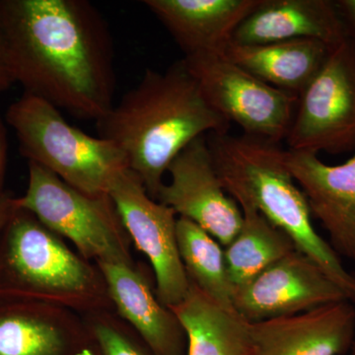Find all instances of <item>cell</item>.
Segmentation results:
<instances>
[{
	"instance_id": "obj_1",
	"label": "cell",
	"mask_w": 355,
	"mask_h": 355,
	"mask_svg": "<svg viewBox=\"0 0 355 355\" xmlns=\"http://www.w3.org/2000/svg\"><path fill=\"white\" fill-rule=\"evenodd\" d=\"M0 31L14 84L83 120L114 105L108 23L86 0H0Z\"/></svg>"
},
{
	"instance_id": "obj_2",
	"label": "cell",
	"mask_w": 355,
	"mask_h": 355,
	"mask_svg": "<svg viewBox=\"0 0 355 355\" xmlns=\"http://www.w3.org/2000/svg\"><path fill=\"white\" fill-rule=\"evenodd\" d=\"M229 128L183 60L165 71L146 69L139 84L97 121L99 137L118 146L128 169L155 200L178 154L205 133H226Z\"/></svg>"
},
{
	"instance_id": "obj_3",
	"label": "cell",
	"mask_w": 355,
	"mask_h": 355,
	"mask_svg": "<svg viewBox=\"0 0 355 355\" xmlns=\"http://www.w3.org/2000/svg\"><path fill=\"white\" fill-rule=\"evenodd\" d=\"M207 140L226 193L239 207H253L286 232L297 251L319 266L355 305V275L315 230L307 198L287 168L286 150L279 144L246 135L209 133Z\"/></svg>"
},
{
	"instance_id": "obj_4",
	"label": "cell",
	"mask_w": 355,
	"mask_h": 355,
	"mask_svg": "<svg viewBox=\"0 0 355 355\" xmlns=\"http://www.w3.org/2000/svg\"><path fill=\"white\" fill-rule=\"evenodd\" d=\"M0 299L57 306L81 316L114 311L99 266L19 207L0 231Z\"/></svg>"
},
{
	"instance_id": "obj_5",
	"label": "cell",
	"mask_w": 355,
	"mask_h": 355,
	"mask_svg": "<svg viewBox=\"0 0 355 355\" xmlns=\"http://www.w3.org/2000/svg\"><path fill=\"white\" fill-rule=\"evenodd\" d=\"M6 118L28 162L88 195H109L116 177L128 169L116 144L70 125L62 111L40 98L24 93Z\"/></svg>"
},
{
	"instance_id": "obj_6",
	"label": "cell",
	"mask_w": 355,
	"mask_h": 355,
	"mask_svg": "<svg viewBox=\"0 0 355 355\" xmlns=\"http://www.w3.org/2000/svg\"><path fill=\"white\" fill-rule=\"evenodd\" d=\"M16 205L71 242L77 253L96 265L135 263L132 240L109 195H88L28 162L27 190L16 197Z\"/></svg>"
},
{
	"instance_id": "obj_7",
	"label": "cell",
	"mask_w": 355,
	"mask_h": 355,
	"mask_svg": "<svg viewBox=\"0 0 355 355\" xmlns=\"http://www.w3.org/2000/svg\"><path fill=\"white\" fill-rule=\"evenodd\" d=\"M183 60L210 106L244 135L273 144L287 139L298 96L268 85L224 55Z\"/></svg>"
},
{
	"instance_id": "obj_8",
	"label": "cell",
	"mask_w": 355,
	"mask_h": 355,
	"mask_svg": "<svg viewBox=\"0 0 355 355\" xmlns=\"http://www.w3.org/2000/svg\"><path fill=\"white\" fill-rule=\"evenodd\" d=\"M286 141L292 151L355 150V43L349 37L331 48L299 96Z\"/></svg>"
},
{
	"instance_id": "obj_9",
	"label": "cell",
	"mask_w": 355,
	"mask_h": 355,
	"mask_svg": "<svg viewBox=\"0 0 355 355\" xmlns=\"http://www.w3.org/2000/svg\"><path fill=\"white\" fill-rule=\"evenodd\" d=\"M109 196L130 240L150 261L159 300L169 308L180 304L190 282L178 249L176 212L153 200L130 169L116 177Z\"/></svg>"
},
{
	"instance_id": "obj_10",
	"label": "cell",
	"mask_w": 355,
	"mask_h": 355,
	"mask_svg": "<svg viewBox=\"0 0 355 355\" xmlns=\"http://www.w3.org/2000/svg\"><path fill=\"white\" fill-rule=\"evenodd\" d=\"M167 173L169 181L161 187L156 200L228 246L241 228L243 212L222 186L207 137L193 140L178 154Z\"/></svg>"
},
{
	"instance_id": "obj_11",
	"label": "cell",
	"mask_w": 355,
	"mask_h": 355,
	"mask_svg": "<svg viewBox=\"0 0 355 355\" xmlns=\"http://www.w3.org/2000/svg\"><path fill=\"white\" fill-rule=\"evenodd\" d=\"M235 312L248 323L300 314L347 300L335 282L299 251L233 291Z\"/></svg>"
},
{
	"instance_id": "obj_12",
	"label": "cell",
	"mask_w": 355,
	"mask_h": 355,
	"mask_svg": "<svg viewBox=\"0 0 355 355\" xmlns=\"http://www.w3.org/2000/svg\"><path fill=\"white\" fill-rule=\"evenodd\" d=\"M286 163L334 251L355 261V153L343 164L331 166L316 153L288 149Z\"/></svg>"
},
{
	"instance_id": "obj_13",
	"label": "cell",
	"mask_w": 355,
	"mask_h": 355,
	"mask_svg": "<svg viewBox=\"0 0 355 355\" xmlns=\"http://www.w3.org/2000/svg\"><path fill=\"white\" fill-rule=\"evenodd\" d=\"M249 329L254 355H343L355 338V305L338 301Z\"/></svg>"
},
{
	"instance_id": "obj_14",
	"label": "cell",
	"mask_w": 355,
	"mask_h": 355,
	"mask_svg": "<svg viewBox=\"0 0 355 355\" xmlns=\"http://www.w3.org/2000/svg\"><path fill=\"white\" fill-rule=\"evenodd\" d=\"M114 312L156 355H187V336L171 308L159 300L150 275L139 263H98Z\"/></svg>"
},
{
	"instance_id": "obj_15",
	"label": "cell",
	"mask_w": 355,
	"mask_h": 355,
	"mask_svg": "<svg viewBox=\"0 0 355 355\" xmlns=\"http://www.w3.org/2000/svg\"><path fill=\"white\" fill-rule=\"evenodd\" d=\"M90 343L73 311L0 299V355H79Z\"/></svg>"
},
{
	"instance_id": "obj_16",
	"label": "cell",
	"mask_w": 355,
	"mask_h": 355,
	"mask_svg": "<svg viewBox=\"0 0 355 355\" xmlns=\"http://www.w3.org/2000/svg\"><path fill=\"white\" fill-rule=\"evenodd\" d=\"M261 0H146L184 58L224 55L238 26Z\"/></svg>"
},
{
	"instance_id": "obj_17",
	"label": "cell",
	"mask_w": 355,
	"mask_h": 355,
	"mask_svg": "<svg viewBox=\"0 0 355 355\" xmlns=\"http://www.w3.org/2000/svg\"><path fill=\"white\" fill-rule=\"evenodd\" d=\"M349 37L336 1L261 0L238 26L232 42L253 46L311 39L335 46Z\"/></svg>"
},
{
	"instance_id": "obj_18",
	"label": "cell",
	"mask_w": 355,
	"mask_h": 355,
	"mask_svg": "<svg viewBox=\"0 0 355 355\" xmlns=\"http://www.w3.org/2000/svg\"><path fill=\"white\" fill-rule=\"evenodd\" d=\"M331 48L311 39L253 46L232 42L224 55L268 85L299 97L326 62Z\"/></svg>"
},
{
	"instance_id": "obj_19",
	"label": "cell",
	"mask_w": 355,
	"mask_h": 355,
	"mask_svg": "<svg viewBox=\"0 0 355 355\" xmlns=\"http://www.w3.org/2000/svg\"><path fill=\"white\" fill-rule=\"evenodd\" d=\"M171 309L186 333L187 355H254L249 323L191 282L186 297Z\"/></svg>"
},
{
	"instance_id": "obj_20",
	"label": "cell",
	"mask_w": 355,
	"mask_h": 355,
	"mask_svg": "<svg viewBox=\"0 0 355 355\" xmlns=\"http://www.w3.org/2000/svg\"><path fill=\"white\" fill-rule=\"evenodd\" d=\"M240 209L243 212L241 228L224 250L233 291L292 252L297 251L291 238L258 210L248 205Z\"/></svg>"
},
{
	"instance_id": "obj_21",
	"label": "cell",
	"mask_w": 355,
	"mask_h": 355,
	"mask_svg": "<svg viewBox=\"0 0 355 355\" xmlns=\"http://www.w3.org/2000/svg\"><path fill=\"white\" fill-rule=\"evenodd\" d=\"M177 243L189 282L223 309L235 312L233 286L220 244L205 229L184 217H178Z\"/></svg>"
},
{
	"instance_id": "obj_22",
	"label": "cell",
	"mask_w": 355,
	"mask_h": 355,
	"mask_svg": "<svg viewBox=\"0 0 355 355\" xmlns=\"http://www.w3.org/2000/svg\"><path fill=\"white\" fill-rule=\"evenodd\" d=\"M83 318L90 340L101 355H156L114 311H98Z\"/></svg>"
},
{
	"instance_id": "obj_23",
	"label": "cell",
	"mask_w": 355,
	"mask_h": 355,
	"mask_svg": "<svg viewBox=\"0 0 355 355\" xmlns=\"http://www.w3.org/2000/svg\"><path fill=\"white\" fill-rule=\"evenodd\" d=\"M336 4L347 34L355 43V0H338Z\"/></svg>"
},
{
	"instance_id": "obj_24",
	"label": "cell",
	"mask_w": 355,
	"mask_h": 355,
	"mask_svg": "<svg viewBox=\"0 0 355 355\" xmlns=\"http://www.w3.org/2000/svg\"><path fill=\"white\" fill-rule=\"evenodd\" d=\"M7 157H8V141L3 121L0 119V193H4L6 183Z\"/></svg>"
},
{
	"instance_id": "obj_25",
	"label": "cell",
	"mask_w": 355,
	"mask_h": 355,
	"mask_svg": "<svg viewBox=\"0 0 355 355\" xmlns=\"http://www.w3.org/2000/svg\"><path fill=\"white\" fill-rule=\"evenodd\" d=\"M17 209L16 197L7 193L6 191L0 193V231L3 229Z\"/></svg>"
},
{
	"instance_id": "obj_26",
	"label": "cell",
	"mask_w": 355,
	"mask_h": 355,
	"mask_svg": "<svg viewBox=\"0 0 355 355\" xmlns=\"http://www.w3.org/2000/svg\"><path fill=\"white\" fill-rule=\"evenodd\" d=\"M13 84L14 81L8 64H7L3 40H2L1 31H0V93L8 90Z\"/></svg>"
},
{
	"instance_id": "obj_27",
	"label": "cell",
	"mask_w": 355,
	"mask_h": 355,
	"mask_svg": "<svg viewBox=\"0 0 355 355\" xmlns=\"http://www.w3.org/2000/svg\"><path fill=\"white\" fill-rule=\"evenodd\" d=\"M79 355H101V354H100L98 347H96L94 343H92V340H91L90 345H89L87 347H85L83 352Z\"/></svg>"
},
{
	"instance_id": "obj_28",
	"label": "cell",
	"mask_w": 355,
	"mask_h": 355,
	"mask_svg": "<svg viewBox=\"0 0 355 355\" xmlns=\"http://www.w3.org/2000/svg\"><path fill=\"white\" fill-rule=\"evenodd\" d=\"M350 355H355V338L354 343H352V349H350Z\"/></svg>"
}]
</instances>
